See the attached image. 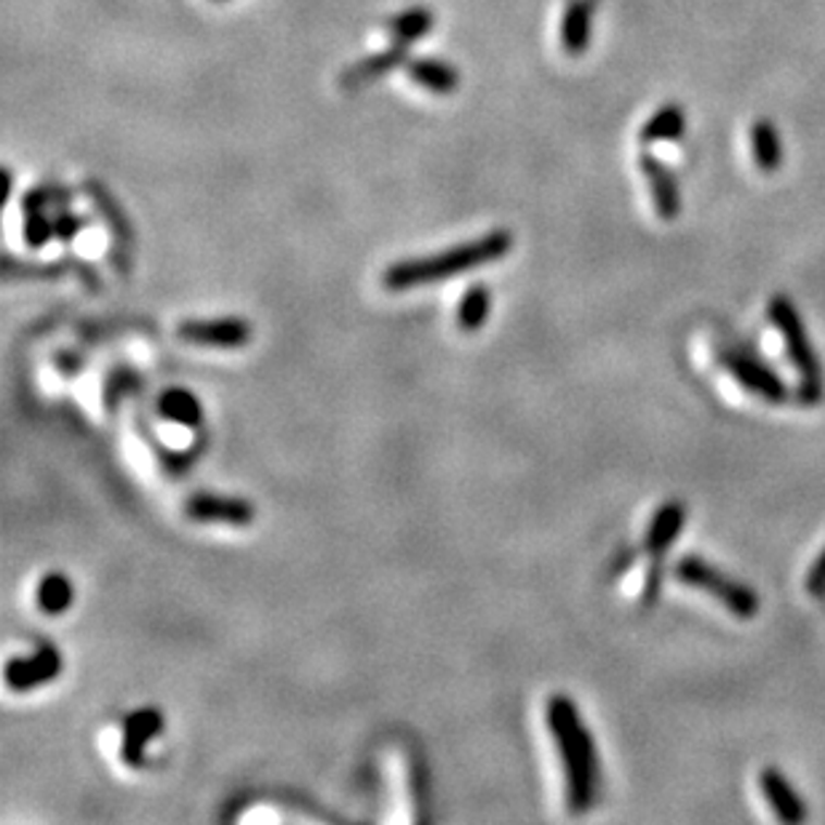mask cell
<instances>
[{"label":"cell","instance_id":"6da1fadb","mask_svg":"<svg viewBox=\"0 0 825 825\" xmlns=\"http://www.w3.org/2000/svg\"><path fill=\"white\" fill-rule=\"evenodd\" d=\"M545 724L562 753L564 793L571 815H586L596 804L601 767L591 732L582 722L580 709L567 694H551L545 705Z\"/></svg>","mask_w":825,"mask_h":825},{"label":"cell","instance_id":"7a4b0ae2","mask_svg":"<svg viewBox=\"0 0 825 825\" xmlns=\"http://www.w3.org/2000/svg\"><path fill=\"white\" fill-rule=\"evenodd\" d=\"M513 249V235L508 230H492L476 241L452 246V249L439 251L430 257L404 259V262L391 264L382 275V286L391 292H406L426 284H439V281L457 279L468 270L484 268L489 262H497Z\"/></svg>","mask_w":825,"mask_h":825},{"label":"cell","instance_id":"3957f363","mask_svg":"<svg viewBox=\"0 0 825 825\" xmlns=\"http://www.w3.org/2000/svg\"><path fill=\"white\" fill-rule=\"evenodd\" d=\"M769 318L777 327V332H780L783 342H786L788 358H791L793 367L799 371V401L806 406L821 404L825 391L821 358H817L815 345L810 342V334H806L804 321H801L793 299H788L786 294L772 297Z\"/></svg>","mask_w":825,"mask_h":825},{"label":"cell","instance_id":"277c9868","mask_svg":"<svg viewBox=\"0 0 825 825\" xmlns=\"http://www.w3.org/2000/svg\"><path fill=\"white\" fill-rule=\"evenodd\" d=\"M674 577L684 582V586H692L698 588V591L709 593V596L727 606L740 620H753V617L759 615V596L753 593V588L735 580V577L724 575L722 569H716L713 564L705 562V558L684 556L681 562L676 564Z\"/></svg>","mask_w":825,"mask_h":825},{"label":"cell","instance_id":"5b68a950","mask_svg":"<svg viewBox=\"0 0 825 825\" xmlns=\"http://www.w3.org/2000/svg\"><path fill=\"white\" fill-rule=\"evenodd\" d=\"M716 361L722 364L724 371H729V377H732L740 387H746L748 393L767 401V404H786V401L791 398V391H788L786 382H783L767 364L759 361L753 353L740 350V347H722V350L716 353Z\"/></svg>","mask_w":825,"mask_h":825},{"label":"cell","instance_id":"8992f818","mask_svg":"<svg viewBox=\"0 0 825 825\" xmlns=\"http://www.w3.org/2000/svg\"><path fill=\"white\" fill-rule=\"evenodd\" d=\"M182 342L198 347H222V350H235L251 342V327L244 318H214V321H182L176 327Z\"/></svg>","mask_w":825,"mask_h":825},{"label":"cell","instance_id":"52a82bcc","mask_svg":"<svg viewBox=\"0 0 825 825\" xmlns=\"http://www.w3.org/2000/svg\"><path fill=\"white\" fill-rule=\"evenodd\" d=\"M62 674V655L57 647L44 644L33 652V657H14L5 665V684L14 692H27V689L51 684Z\"/></svg>","mask_w":825,"mask_h":825},{"label":"cell","instance_id":"ba28073f","mask_svg":"<svg viewBox=\"0 0 825 825\" xmlns=\"http://www.w3.org/2000/svg\"><path fill=\"white\" fill-rule=\"evenodd\" d=\"M185 516L198 524H230V527H249L257 510L249 500L222 497V494H196L187 500Z\"/></svg>","mask_w":825,"mask_h":825},{"label":"cell","instance_id":"9c48e42d","mask_svg":"<svg viewBox=\"0 0 825 825\" xmlns=\"http://www.w3.org/2000/svg\"><path fill=\"white\" fill-rule=\"evenodd\" d=\"M639 169L647 176V182H650V196L660 220H676L681 214V193L679 185H676L674 171L665 167L657 156H652V152H641Z\"/></svg>","mask_w":825,"mask_h":825},{"label":"cell","instance_id":"30bf717a","mask_svg":"<svg viewBox=\"0 0 825 825\" xmlns=\"http://www.w3.org/2000/svg\"><path fill=\"white\" fill-rule=\"evenodd\" d=\"M163 732V713L158 709H139L126 716L121 738V759L126 767H143L147 742Z\"/></svg>","mask_w":825,"mask_h":825},{"label":"cell","instance_id":"8fae6325","mask_svg":"<svg viewBox=\"0 0 825 825\" xmlns=\"http://www.w3.org/2000/svg\"><path fill=\"white\" fill-rule=\"evenodd\" d=\"M759 788H762L764 799L783 823H801L806 817V804L799 797L797 788L788 783V777L780 769L764 767L759 775Z\"/></svg>","mask_w":825,"mask_h":825},{"label":"cell","instance_id":"7c38bea8","mask_svg":"<svg viewBox=\"0 0 825 825\" xmlns=\"http://www.w3.org/2000/svg\"><path fill=\"white\" fill-rule=\"evenodd\" d=\"M684 524H687V508H684L679 500L660 505L644 538V551L650 553L652 562H663L665 553L670 551V545L681 534Z\"/></svg>","mask_w":825,"mask_h":825},{"label":"cell","instance_id":"4fadbf2b","mask_svg":"<svg viewBox=\"0 0 825 825\" xmlns=\"http://www.w3.org/2000/svg\"><path fill=\"white\" fill-rule=\"evenodd\" d=\"M593 0H569L562 20V46L569 57H582L591 46Z\"/></svg>","mask_w":825,"mask_h":825},{"label":"cell","instance_id":"5bb4252c","mask_svg":"<svg viewBox=\"0 0 825 825\" xmlns=\"http://www.w3.org/2000/svg\"><path fill=\"white\" fill-rule=\"evenodd\" d=\"M406 59H409V46L393 44V49L380 51V54H374V57L364 59V62L353 64V67L347 70L345 75H342V86H347V88L367 86V84H371V81L380 78L382 73H391L393 67H398V64L406 62Z\"/></svg>","mask_w":825,"mask_h":825},{"label":"cell","instance_id":"9a60e30c","mask_svg":"<svg viewBox=\"0 0 825 825\" xmlns=\"http://www.w3.org/2000/svg\"><path fill=\"white\" fill-rule=\"evenodd\" d=\"M684 132H687V110H684L681 104L668 102L655 110V113L650 115V121L641 126L639 139L644 145L674 143V139L684 137Z\"/></svg>","mask_w":825,"mask_h":825},{"label":"cell","instance_id":"2e32d148","mask_svg":"<svg viewBox=\"0 0 825 825\" xmlns=\"http://www.w3.org/2000/svg\"><path fill=\"white\" fill-rule=\"evenodd\" d=\"M751 150H753V161L756 167L764 171V174H775L783 167V145H780V134H777V126L769 121V118H759L756 123L751 126Z\"/></svg>","mask_w":825,"mask_h":825},{"label":"cell","instance_id":"e0dca14e","mask_svg":"<svg viewBox=\"0 0 825 825\" xmlns=\"http://www.w3.org/2000/svg\"><path fill=\"white\" fill-rule=\"evenodd\" d=\"M409 78L433 94H452L459 86L457 70L452 64L441 62V59H415V62H409Z\"/></svg>","mask_w":825,"mask_h":825},{"label":"cell","instance_id":"ac0fdd59","mask_svg":"<svg viewBox=\"0 0 825 825\" xmlns=\"http://www.w3.org/2000/svg\"><path fill=\"white\" fill-rule=\"evenodd\" d=\"M73 599H75L73 582H70V577L59 575V571H51V575H46L44 580L38 582V591H35L38 609L44 612V615H51V617L67 612L70 606H73Z\"/></svg>","mask_w":825,"mask_h":825},{"label":"cell","instance_id":"d6986e66","mask_svg":"<svg viewBox=\"0 0 825 825\" xmlns=\"http://www.w3.org/2000/svg\"><path fill=\"white\" fill-rule=\"evenodd\" d=\"M161 415L167 420L176 422V426L185 428H198L204 420V409H200L198 398L190 391H182V387H171L161 396Z\"/></svg>","mask_w":825,"mask_h":825},{"label":"cell","instance_id":"ffe728a7","mask_svg":"<svg viewBox=\"0 0 825 825\" xmlns=\"http://www.w3.org/2000/svg\"><path fill=\"white\" fill-rule=\"evenodd\" d=\"M489 305H492V294L487 292V286L476 284L465 292V297L459 299L457 308V323L465 332H476V329L484 327L489 316Z\"/></svg>","mask_w":825,"mask_h":825},{"label":"cell","instance_id":"44dd1931","mask_svg":"<svg viewBox=\"0 0 825 825\" xmlns=\"http://www.w3.org/2000/svg\"><path fill=\"white\" fill-rule=\"evenodd\" d=\"M387 27H391V35L396 44L411 46L415 40H420L422 35L430 33V27H433V11L409 9V11H404V14H398L396 20L387 22Z\"/></svg>","mask_w":825,"mask_h":825},{"label":"cell","instance_id":"7402d4cb","mask_svg":"<svg viewBox=\"0 0 825 825\" xmlns=\"http://www.w3.org/2000/svg\"><path fill=\"white\" fill-rule=\"evenodd\" d=\"M660 591H663V562H652V569L644 582V591H641V606L650 609V606L660 599Z\"/></svg>","mask_w":825,"mask_h":825},{"label":"cell","instance_id":"603a6c76","mask_svg":"<svg viewBox=\"0 0 825 825\" xmlns=\"http://www.w3.org/2000/svg\"><path fill=\"white\" fill-rule=\"evenodd\" d=\"M806 591H810V596H825V551L817 556L810 575H806Z\"/></svg>","mask_w":825,"mask_h":825},{"label":"cell","instance_id":"cb8c5ba5","mask_svg":"<svg viewBox=\"0 0 825 825\" xmlns=\"http://www.w3.org/2000/svg\"><path fill=\"white\" fill-rule=\"evenodd\" d=\"M81 225H84V222H81V220H78V217H73V214H64V217H62V220H57V222H54V230H57V235H59V238L70 241V238H73V235H75V233H78Z\"/></svg>","mask_w":825,"mask_h":825}]
</instances>
